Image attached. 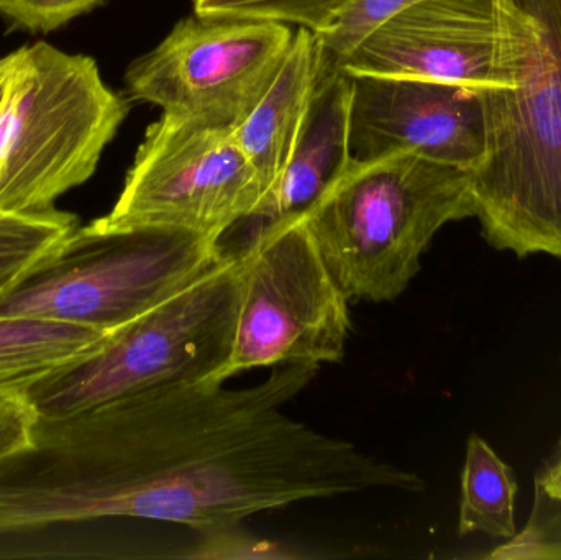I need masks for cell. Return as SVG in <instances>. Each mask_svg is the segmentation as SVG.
I'll return each mask as SVG.
<instances>
[{"label": "cell", "mask_w": 561, "mask_h": 560, "mask_svg": "<svg viewBox=\"0 0 561 560\" xmlns=\"http://www.w3.org/2000/svg\"><path fill=\"white\" fill-rule=\"evenodd\" d=\"M319 368L283 365L249 388L168 385L39 418L32 446L0 464V536L111 518L206 535L309 500L422 492L417 473L284 411Z\"/></svg>", "instance_id": "6da1fadb"}, {"label": "cell", "mask_w": 561, "mask_h": 560, "mask_svg": "<svg viewBox=\"0 0 561 560\" xmlns=\"http://www.w3.org/2000/svg\"><path fill=\"white\" fill-rule=\"evenodd\" d=\"M520 36L513 89L481 91L486 157L473 171L481 233L519 259L561 260V0H501Z\"/></svg>", "instance_id": "7a4b0ae2"}, {"label": "cell", "mask_w": 561, "mask_h": 560, "mask_svg": "<svg viewBox=\"0 0 561 560\" xmlns=\"http://www.w3.org/2000/svg\"><path fill=\"white\" fill-rule=\"evenodd\" d=\"M477 217L473 173L412 153L353 161L306 214L348 299H398L442 227Z\"/></svg>", "instance_id": "3957f363"}, {"label": "cell", "mask_w": 561, "mask_h": 560, "mask_svg": "<svg viewBox=\"0 0 561 560\" xmlns=\"http://www.w3.org/2000/svg\"><path fill=\"white\" fill-rule=\"evenodd\" d=\"M127 114L91 56L43 42L12 52L0 108V210L55 209L94 174Z\"/></svg>", "instance_id": "277c9868"}, {"label": "cell", "mask_w": 561, "mask_h": 560, "mask_svg": "<svg viewBox=\"0 0 561 560\" xmlns=\"http://www.w3.org/2000/svg\"><path fill=\"white\" fill-rule=\"evenodd\" d=\"M239 255L226 253L193 283L115 329L101 347L26 393L39 418H65L168 387L224 380L239 318Z\"/></svg>", "instance_id": "5b68a950"}, {"label": "cell", "mask_w": 561, "mask_h": 560, "mask_svg": "<svg viewBox=\"0 0 561 560\" xmlns=\"http://www.w3.org/2000/svg\"><path fill=\"white\" fill-rule=\"evenodd\" d=\"M226 255L220 240L160 227H78L58 253L0 301V318L114 332Z\"/></svg>", "instance_id": "8992f818"}, {"label": "cell", "mask_w": 561, "mask_h": 560, "mask_svg": "<svg viewBox=\"0 0 561 560\" xmlns=\"http://www.w3.org/2000/svg\"><path fill=\"white\" fill-rule=\"evenodd\" d=\"M239 263V318L224 380L253 368L343 361L350 299L306 216L265 220Z\"/></svg>", "instance_id": "52a82bcc"}, {"label": "cell", "mask_w": 561, "mask_h": 560, "mask_svg": "<svg viewBox=\"0 0 561 560\" xmlns=\"http://www.w3.org/2000/svg\"><path fill=\"white\" fill-rule=\"evenodd\" d=\"M265 194L232 127L163 112L147 128L124 190L99 229L186 230L220 240L256 219Z\"/></svg>", "instance_id": "ba28073f"}, {"label": "cell", "mask_w": 561, "mask_h": 560, "mask_svg": "<svg viewBox=\"0 0 561 560\" xmlns=\"http://www.w3.org/2000/svg\"><path fill=\"white\" fill-rule=\"evenodd\" d=\"M294 30L283 23L194 13L128 66L134 101L207 124H239L275 78Z\"/></svg>", "instance_id": "9c48e42d"}, {"label": "cell", "mask_w": 561, "mask_h": 560, "mask_svg": "<svg viewBox=\"0 0 561 560\" xmlns=\"http://www.w3.org/2000/svg\"><path fill=\"white\" fill-rule=\"evenodd\" d=\"M520 36L501 0H424L376 26L342 71L513 89Z\"/></svg>", "instance_id": "30bf717a"}, {"label": "cell", "mask_w": 561, "mask_h": 560, "mask_svg": "<svg viewBox=\"0 0 561 560\" xmlns=\"http://www.w3.org/2000/svg\"><path fill=\"white\" fill-rule=\"evenodd\" d=\"M346 75L353 161L412 153L473 173L486 157L478 89L404 76Z\"/></svg>", "instance_id": "8fae6325"}, {"label": "cell", "mask_w": 561, "mask_h": 560, "mask_svg": "<svg viewBox=\"0 0 561 560\" xmlns=\"http://www.w3.org/2000/svg\"><path fill=\"white\" fill-rule=\"evenodd\" d=\"M350 164V78L336 71L317 81L296 147L256 219L306 216Z\"/></svg>", "instance_id": "7c38bea8"}, {"label": "cell", "mask_w": 561, "mask_h": 560, "mask_svg": "<svg viewBox=\"0 0 561 560\" xmlns=\"http://www.w3.org/2000/svg\"><path fill=\"white\" fill-rule=\"evenodd\" d=\"M317 81L319 46L316 35L309 30L296 28L275 78L245 117L232 127L262 184L265 201L296 147Z\"/></svg>", "instance_id": "4fadbf2b"}, {"label": "cell", "mask_w": 561, "mask_h": 560, "mask_svg": "<svg viewBox=\"0 0 561 560\" xmlns=\"http://www.w3.org/2000/svg\"><path fill=\"white\" fill-rule=\"evenodd\" d=\"M111 332L45 319L0 318V395H26L101 347Z\"/></svg>", "instance_id": "5bb4252c"}, {"label": "cell", "mask_w": 561, "mask_h": 560, "mask_svg": "<svg viewBox=\"0 0 561 560\" xmlns=\"http://www.w3.org/2000/svg\"><path fill=\"white\" fill-rule=\"evenodd\" d=\"M516 495L511 467L473 434L461 473L460 536L483 533L491 539H513L517 535Z\"/></svg>", "instance_id": "9a60e30c"}, {"label": "cell", "mask_w": 561, "mask_h": 560, "mask_svg": "<svg viewBox=\"0 0 561 560\" xmlns=\"http://www.w3.org/2000/svg\"><path fill=\"white\" fill-rule=\"evenodd\" d=\"M78 227L75 214L58 209L0 210V301L55 256Z\"/></svg>", "instance_id": "2e32d148"}, {"label": "cell", "mask_w": 561, "mask_h": 560, "mask_svg": "<svg viewBox=\"0 0 561 560\" xmlns=\"http://www.w3.org/2000/svg\"><path fill=\"white\" fill-rule=\"evenodd\" d=\"M353 3L355 0H194V13L283 23L319 35Z\"/></svg>", "instance_id": "e0dca14e"}, {"label": "cell", "mask_w": 561, "mask_h": 560, "mask_svg": "<svg viewBox=\"0 0 561 560\" xmlns=\"http://www.w3.org/2000/svg\"><path fill=\"white\" fill-rule=\"evenodd\" d=\"M424 0H355L325 32L316 35L319 46V79L342 71L355 46L389 16Z\"/></svg>", "instance_id": "ac0fdd59"}, {"label": "cell", "mask_w": 561, "mask_h": 560, "mask_svg": "<svg viewBox=\"0 0 561 560\" xmlns=\"http://www.w3.org/2000/svg\"><path fill=\"white\" fill-rule=\"evenodd\" d=\"M488 558L561 559V500L536 483V502L526 529L494 549Z\"/></svg>", "instance_id": "d6986e66"}, {"label": "cell", "mask_w": 561, "mask_h": 560, "mask_svg": "<svg viewBox=\"0 0 561 560\" xmlns=\"http://www.w3.org/2000/svg\"><path fill=\"white\" fill-rule=\"evenodd\" d=\"M104 0H0V16L15 28L48 33L91 12Z\"/></svg>", "instance_id": "ffe728a7"}, {"label": "cell", "mask_w": 561, "mask_h": 560, "mask_svg": "<svg viewBox=\"0 0 561 560\" xmlns=\"http://www.w3.org/2000/svg\"><path fill=\"white\" fill-rule=\"evenodd\" d=\"M38 420L26 395H0V464L32 446Z\"/></svg>", "instance_id": "44dd1931"}, {"label": "cell", "mask_w": 561, "mask_h": 560, "mask_svg": "<svg viewBox=\"0 0 561 560\" xmlns=\"http://www.w3.org/2000/svg\"><path fill=\"white\" fill-rule=\"evenodd\" d=\"M197 559H286L293 558L283 552L278 545L260 539L249 538L239 532V526L206 533L199 552L191 556Z\"/></svg>", "instance_id": "7402d4cb"}, {"label": "cell", "mask_w": 561, "mask_h": 560, "mask_svg": "<svg viewBox=\"0 0 561 560\" xmlns=\"http://www.w3.org/2000/svg\"><path fill=\"white\" fill-rule=\"evenodd\" d=\"M536 483L549 495L561 500V441L537 476Z\"/></svg>", "instance_id": "603a6c76"}, {"label": "cell", "mask_w": 561, "mask_h": 560, "mask_svg": "<svg viewBox=\"0 0 561 560\" xmlns=\"http://www.w3.org/2000/svg\"><path fill=\"white\" fill-rule=\"evenodd\" d=\"M10 69H12V53L0 58V108L5 99L7 84H9Z\"/></svg>", "instance_id": "cb8c5ba5"}]
</instances>
